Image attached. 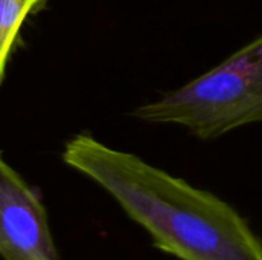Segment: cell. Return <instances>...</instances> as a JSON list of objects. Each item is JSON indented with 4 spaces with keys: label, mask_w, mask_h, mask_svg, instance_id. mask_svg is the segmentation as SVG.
<instances>
[{
    "label": "cell",
    "mask_w": 262,
    "mask_h": 260,
    "mask_svg": "<svg viewBox=\"0 0 262 260\" xmlns=\"http://www.w3.org/2000/svg\"><path fill=\"white\" fill-rule=\"evenodd\" d=\"M61 159L106 190L163 253L180 260H262V241L220 196L91 135L71 138Z\"/></svg>",
    "instance_id": "1"
},
{
    "label": "cell",
    "mask_w": 262,
    "mask_h": 260,
    "mask_svg": "<svg viewBox=\"0 0 262 260\" xmlns=\"http://www.w3.org/2000/svg\"><path fill=\"white\" fill-rule=\"evenodd\" d=\"M132 115L150 124L184 127L200 139H216L262 123V34L229 58Z\"/></svg>",
    "instance_id": "2"
},
{
    "label": "cell",
    "mask_w": 262,
    "mask_h": 260,
    "mask_svg": "<svg viewBox=\"0 0 262 260\" xmlns=\"http://www.w3.org/2000/svg\"><path fill=\"white\" fill-rule=\"evenodd\" d=\"M0 257L58 260L38 193L5 161L0 152Z\"/></svg>",
    "instance_id": "3"
},
{
    "label": "cell",
    "mask_w": 262,
    "mask_h": 260,
    "mask_svg": "<svg viewBox=\"0 0 262 260\" xmlns=\"http://www.w3.org/2000/svg\"><path fill=\"white\" fill-rule=\"evenodd\" d=\"M45 0H0V83L25 20Z\"/></svg>",
    "instance_id": "4"
}]
</instances>
